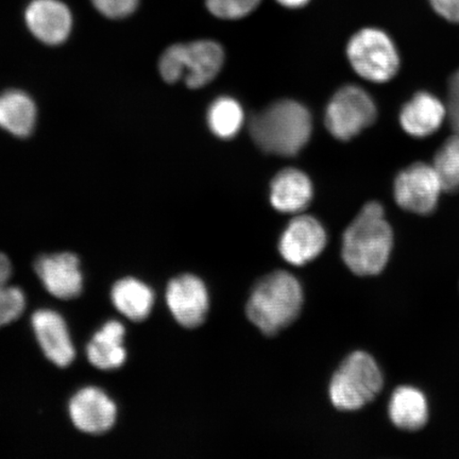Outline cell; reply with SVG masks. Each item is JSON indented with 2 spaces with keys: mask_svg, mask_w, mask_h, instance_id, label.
Instances as JSON below:
<instances>
[{
  "mask_svg": "<svg viewBox=\"0 0 459 459\" xmlns=\"http://www.w3.org/2000/svg\"><path fill=\"white\" fill-rule=\"evenodd\" d=\"M280 5L286 9H301L311 2V0H275Z\"/></svg>",
  "mask_w": 459,
  "mask_h": 459,
  "instance_id": "cell-28",
  "label": "cell"
},
{
  "mask_svg": "<svg viewBox=\"0 0 459 459\" xmlns=\"http://www.w3.org/2000/svg\"><path fill=\"white\" fill-rule=\"evenodd\" d=\"M446 114L444 102L437 97L428 91H419L402 108L400 124L407 134L424 139L441 127Z\"/></svg>",
  "mask_w": 459,
  "mask_h": 459,
  "instance_id": "cell-15",
  "label": "cell"
},
{
  "mask_svg": "<svg viewBox=\"0 0 459 459\" xmlns=\"http://www.w3.org/2000/svg\"><path fill=\"white\" fill-rule=\"evenodd\" d=\"M94 7L108 19H124L134 13L140 0H91Z\"/></svg>",
  "mask_w": 459,
  "mask_h": 459,
  "instance_id": "cell-25",
  "label": "cell"
},
{
  "mask_svg": "<svg viewBox=\"0 0 459 459\" xmlns=\"http://www.w3.org/2000/svg\"><path fill=\"white\" fill-rule=\"evenodd\" d=\"M111 299L114 307L125 317L142 323L152 314L154 294L151 287L134 278L117 281L112 287Z\"/></svg>",
  "mask_w": 459,
  "mask_h": 459,
  "instance_id": "cell-20",
  "label": "cell"
},
{
  "mask_svg": "<svg viewBox=\"0 0 459 459\" xmlns=\"http://www.w3.org/2000/svg\"><path fill=\"white\" fill-rule=\"evenodd\" d=\"M262 0H205L212 15L221 20H240L257 9Z\"/></svg>",
  "mask_w": 459,
  "mask_h": 459,
  "instance_id": "cell-24",
  "label": "cell"
},
{
  "mask_svg": "<svg viewBox=\"0 0 459 459\" xmlns=\"http://www.w3.org/2000/svg\"><path fill=\"white\" fill-rule=\"evenodd\" d=\"M377 108L369 93L357 85L338 90L326 107L325 122L330 134L350 141L376 122Z\"/></svg>",
  "mask_w": 459,
  "mask_h": 459,
  "instance_id": "cell-7",
  "label": "cell"
},
{
  "mask_svg": "<svg viewBox=\"0 0 459 459\" xmlns=\"http://www.w3.org/2000/svg\"><path fill=\"white\" fill-rule=\"evenodd\" d=\"M443 191V183L434 166L422 162L400 171L394 185L395 203L418 215L432 214Z\"/></svg>",
  "mask_w": 459,
  "mask_h": 459,
  "instance_id": "cell-8",
  "label": "cell"
},
{
  "mask_svg": "<svg viewBox=\"0 0 459 459\" xmlns=\"http://www.w3.org/2000/svg\"><path fill=\"white\" fill-rule=\"evenodd\" d=\"M326 242L328 235L319 221L313 216L299 215L281 235L279 251L290 265L303 266L323 254Z\"/></svg>",
  "mask_w": 459,
  "mask_h": 459,
  "instance_id": "cell-10",
  "label": "cell"
},
{
  "mask_svg": "<svg viewBox=\"0 0 459 459\" xmlns=\"http://www.w3.org/2000/svg\"><path fill=\"white\" fill-rule=\"evenodd\" d=\"M225 62L221 45L212 39L175 44L164 51L159 63L160 76L166 82L183 80L188 88L208 85L221 73Z\"/></svg>",
  "mask_w": 459,
  "mask_h": 459,
  "instance_id": "cell-4",
  "label": "cell"
},
{
  "mask_svg": "<svg viewBox=\"0 0 459 459\" xmlns=\"http://www.w3.org/2000/svg\"><path fill=\"white\" fill-rule=\"evenodd\" d=\"M390 420L404 430H418L426 426L429 406L426 395L411 386H401L394 390L389 402Z\"/></svg>",
  "mask_w": 459,
  "mask_h": 459,
  "instance_id": "cell-19",
  "label": "cell"
},
{
  "mask_svg": "<svg viewBox=\"0 0 459 459\" xmlns=\"http://www.w3.org/2000/svg\"><path fill=\"white\" fill-rule=\"evenodd\" d=\"M125 334V326L119 321H108L86 347L90 363L100 370L120 368L127 359V351L124 347Z\"/></svg>",
  "mask_w": 459,
  "mask_h": 459,
  "instance_id": "cell-17",
  "label": "cell"
},
{
  "mask_svg": "<svg viewBox=\"0 0 459 459\" xmlns=\"http://www.w3.org/2000/svg\"><path fill=\"white\" fill-rule=\"evenodd\" d=\"M31 324L45 357L60 368L71 366L76 352L62 316L51 309H39L32 315Z\"/></svg>",
  "mask_w": 459,
  "mask_h": 459,
  "instance_id": "cell-13",
  "label": "cell"
},
{
  "mask_svg": "<svg viewBox=\"0 0 459 459\" xmlns=\"http://www.w3.org/2000/svg\"><path fill=\"white\" fill-rule=\"evenodd\" d=\"M34 271L50 295L73 300L83 291V275L79 257L71 252L43 255L34 262Z\"/></svg>",
  "mask_w": 459,
  "mask_h": 459,
  "instance_id": "cell-11",
  "label": "cell"
},
{
  "mask_svg": "<svg viewBox=\"0 0 459 459\" xmlns=\"http://www.w3.org/2000/svg\"><path fill=\"white\" fill-rule=\"evenodd\" d=\"M37 123V107L24 91L13 90L0 94V128L17 137L32 134Z\"/></svg>",
  "mask_w": 459,
  "mask_h": 459,
  "instance_id": "cell-18",
  "label": "cell"
},
{
  "mask_svg": "<svg viewBox=\"0 0 459 459\" xmlns=\"http://www.w3.org/2000/svg\"><path fill=\"white\" fill-rule=\"evenodd\" d=\"M68 411L74 426L90 435L108 433L117 418V405L97 387L79 390L72 398Z\"/></svg>",
  "mask_w": 459,
  "mask_h": 459,
  "instance_id": "cell-12",
  "label": "cell"
},
{
  "mask_svg": "<svg viewBox=\"0 0 459 459\" xmlns=\"http://www.w3.org/2000/svg\"><path fill=\"white\" fill-rule=\"evenodd\" d=\"M433 166L437 171L444 191H459V134L449 137L436 152Z\"/></svg>",
  "mask_w": 459,
  "mask_h": 459,
  "instance_id": "cell-23",
  "label": "cell"
},
{
  "mask_svg": "<svg viewBox=\"0 0 459 459\" xmlns=\"http://www.w3.org/2000/svg\"><path fill=\"white\" fill-rule=\"evenodd\" d=\"M302 286L284 271L269 273L252 290L247 316L263 334L273 336L295 323L303 307Z\"/></svg>",
  "mask_w": 459,
  "mask_h": 459,
  "instance_id": "cell-3",
  "label": "cell"
},
{
  "mask_svg": "<svg viewBox=\"0 0 459 459\" xmlns=\"http://www.w3.org/2000/svg\"><path fill=\"white\" fill-rule=\"evenodd\" d=\"M166 302L177 323L186 329L203 325L210 308L208 289L204 281L194 274H182L170 280Z\"/></svg>",
  "mask_w": 459,
  "mask_h": 459,
  "instance_id": "cell-9",
  "label": "cell"
},
{
  "mask_svg": "<svg viewBox=\"0 0 459 459\" xmlns=\"http://www.w3.org/2000/svg\"><path fill=\"white\" fill-rule=\"evenodd\" d=\"M347 56L355 73L367 82L385 83L399 72L398 49L381 29L364 28L355 33L348 43Z\"/></svg>",
  "mask_w": 459,
  "mask_h": 459,
  "instance_id": "cell-6",
  "label": "cell"
},
{
  "mask_svg": "<svg viewBox=\"0 0 459 459\" xmlns=\"http://www.w3.org/2000/svg\"><path fill=\"white\" fill-rule=\"evenodd\" d=\"M245 123L242 106L232 97L222 96L211 103L208 111L209 128L221 140H231L239 134Z\"/></svg>",
  "mask_w": 459,
  "mask_h": 459,
  "instance_id": "cell-21",
  "label": "cell"
},
{
  "mask_svg": "<svg viewBox=\"0 0 459 459\" xmlns=\"http://www.w3.org/2000/svg\"><path fill=\"white\" fill-rule=\"evenodd\" d=\"M13 264L0 254V328L14 323L25 312L26 297L19 287L10 285Z\"/></svg>",
  "mask_w": 459,
  "mask_h": 459,
  "instance_id": "cell-22",
  "label": "cell"
},
{
  "mask_svg": "<svg viewBox=\"0 0 459 459\" xmlns=\"http://www.w3.org/2000/svg\"><path fill=\"white\" fill-rule=\"evenodd\" d=\"M25 17L29 30L45 44L59 45L70 37L73 16L59 0H33Z\"/></svg>",
  "mask_w": 459,
  "mask_h": 459,
  "instance_id": "cell-14",
  "label": "cell"
},
{
  "mask_svg": "<svg viewBox=\"0 0 459 459\" xmlns=\"http://www.w3.org/2000/svg\"><path fill=\"white\" fill-rule=\"evenodd\" d=\"M383 375L375 359L364 351L349 355L333 376L329 395L333 406L354 411L375 400L383 387Z\"/></svg>",
  "mask_w": 459,
  "mask_h": 459,
  "instance_id": "cell-5",
  "label": "cell"
},
{
  "mask_svg": "<svg viewBox=\"0 0 459 459\" xmlns=\"http://www.w3.org/2000/svg\"><path fill=\"white\" fill-rule=\"evenodd\" d=\"M271 204L284 214H300L314 196L311 179L300 169H286L273 178L271 186Z\"/></svg>",
  "mask_w": 459,
  "mask_h": 459,
  "instance_id": "cell-16",
  "label": "cell"
},
{
  "mask_svg": "<svg viewBox=\"0 0 459 459\" xmlns=\"http://www.w3.org/2000/svg\"><path fill=\"white\" fill-rule=\"evenodd\" d=\"M429 2L441 17L452 22H459V0H429Z\"/></svg>",
  "mask_w": 459,
  "mask_h": 459,
  "instance_id": "cell-27",
  "label": "cell"
},
{
  "mask_svg": "<svg viewBox=\"0 0 459 459\" xmlns=\"http://www.w3.org/2000/svg\"><path fill=\"white\" fill-rule=\"evenodd\" d=\"M449 117L453 129L459 134V70L453 74L449 83Z\"/></svg>",
  "mask_w": 459,
  "mask_h": 459,
  "instance_id": "cell-26",
  "label": "cell"
},
{
  "mask_svg": "<svg viewBox=\"0 0 459 459\" xmlns=\"http://www.w3.org/2000/svg\"><path fill=\"white\" fill-rule=\"evenodd\" d=\"M249 131L255 145L267 153L292 157L311 139V113L300 102L284 100L273 102L255 115Z\"/></svg>",
  "mask_w": 459,
  "mask_h": 459,
  "instance_id": "cell-2",
  "label": "cell"
},
{
  "mask_svg": "<svg viewBox=\"0 0 459 459\" xmlns=\"http://www.w3.org/2000/svg\"><path fill=\"white\" fill-rule=\"evenodd\" d=\"M394 233L381 204H366L342 235V255L354 274L370 277L385 269L392 255Z\"/></svg>",
  "mask_w": 459,
  "mask_h": 459,
  "instance_id": "cell-1",
  "label": "cell"
}]
</instances>
